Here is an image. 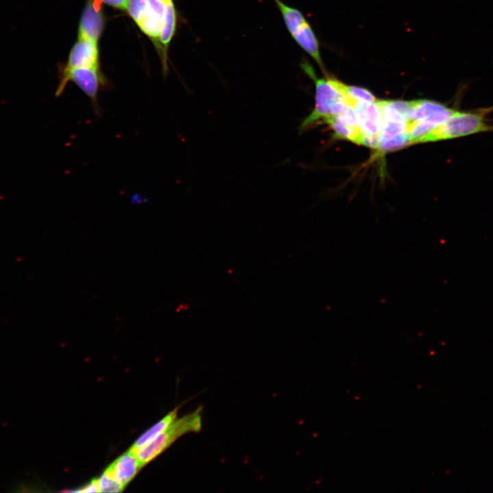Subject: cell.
<instances>
[{
  "mask_svg": "<svg viewBox=\"0 0 493 493\" xmlns=\"http://www.w3.org/2000/svg\"><path fill=\"white\" fill-rule=\"evenodd\" d=\"M412 111L409 121H423L437 127L450 119L457 110L434 101L418 99L411 101Z\"/></svg>",
  "mask_w": 493,
  "mask_h": 493,
  "instance_id": "5",
  "label": "cell"
},
{
  "mask_svg": "<svg viewBox=\"0 0 493 493\" xmlns=\"http://www.w3.org/2000/svg\"><path fill=\"white\" fill-rule=\"evenodd\" d=\"M334 132V136L339 139H344L352 142L362 144L364 133L359 127H351L336 121L333 118H329L326 122Z\"/></svg>",
  "mask_w": 493,
  "mask_h": 493,
  "instance_id": "13",
  "label": "cell"
},
{
  "mask_svg": "<svg viewBox=\"0 0 493 493\" xmlns=\"http://www.w3.org/2000/svg\"><path fill=\"white\" fill-rule=\"evenodd\" d=\"M101 2V0L88 2L80 19L78 39L90 40L98 43L104 24Z\"/></svg>",
  "mask_w": 493,
  "mask_h": 493,
  "instance_id": "6",
  "label": "cell"
},
{
  "mask_svg": "<svg viewBox=\"0 0 493 493\" xmlns=\"http://www.w3.org/2000/svg\"><path fill=\"white\" fill-rule=\"evenodd\" d=\"M410 144L412 140L406 131L389 139L379 140L376 149L380 152H388L403 148Z\"/></svg>",
  "mask_w": 493,
  "mask_h": 493,
  "instance_id": "15",
  "label": "cell"
},
{
  "mask_svg": "<svg viewBox=\"0 0 493 493\" xmlns=\"http://www.w3.org/2000/svg\"><path fill=\"white\" fill-rule=\"evenodd\" d=\"M353 108L360 130L367 135L379 136L383 120L381 110L375 101H356Z\"/></svg>",
  "mask_w": 493,
  "mask_h": 493,
  "instance_id": "7",
  "label": "cell"
},
{
  "mask_svg": "<svg viewBox=\"0 0 493 493\" xmlns=\"http://www.w3.org/2000/svg\"><path fill=\"white\" fill-rule=\"evenodd\" d=\"M81 67H99L98 43L78 39L72 47L64 71Z\"/></svg>",
  "mask_w": 493,
  "mask_h": 493,
  "instance_id": "8",
  "label": "cell"
},
{
  "mask_svg": "<svg viewBox=\"0 0 493 493\" xmlns=\"http://www.w3.org/2000/svg\"><path fill=\"white\" fill-rule=\"evenodd\" d=\"M71 492H98L99 488L97 485V478L93 479L88 483L80 487L77 489L69 490Z\"/></svg>",
  "mask_w": 493,
  "mask_h": 493,
  "instance_id": "20",
  "label": "cell"
},
{
  "mask_svg": "<svg viewBox=\"0 0 493 493\" xmlns=\"http://www.w3.org/2000/svg\"><path fill=\"white\" fill-rule=\"evenodd\" d=\"M149 8L154 16L161 23L162 27L167 12L175 9L173 0H147Z\"/></svg>",
  "mask_w": 493,
  "mask_h": 493,
  "instance_id": "17",
  "label": "cell"
},
{
  "mask_svg": "<svg viewBox=\"0 0 493 493\" xmlns=\"http://www.w3.org/2000/svg\"><path fill=\"white\" fill-rule=\"evenodd\" d=\"M61 77L55 96L62 94L69 81L73 82L89 98L94 114L100 116L101 109L99 104L98 95L100 89L105 86L106 81L99 72V67H81L63 71Z\"/></svg>",
  "mask_w": 493,
  "mask_h": 493,
  "instance_id": "4",
  "label": "cell"
},
{
  "mask_svg": "<svg viewBox=\"0 0 493 493\" xmlns=\"http://www.w3.org/2000/svg\"><path fill=\"white\" fill-rule=\"evenodd\" d=\"M101 1H103L105 3L121 10H125L127 8V5L128 0H101Z\"/></svg>",
  "mask_w": 493,
  "mask_h": 493,
  "instance_id": "21",
  "label": "cell"
},
{
  "mask_svg": "<svg viewBox=\"0 0 493 493\" xmlns=\"http://www.w3.org/2000/svg\"><path fill=\"white\" fill-rule=\"evenodd\" d=\"M149 9L147 0H128L127 8L128 13L136 23Z\"/></svg>",
  "mask_w": 493,
  "mask_h": 493,
  "instance_id": "19",
  "label": "cell"
},
{
  "mask_svg": "<svg viewBox=\"0 0 493 493\" xmlns=\"http://www.w3.org/2000/svg\"><path fill=\"white\" fill-rule=\"evenodd\" d=\"M331 117L344 125L359 127L354 108L344 101H339L333 105Z\"/></svg>",
  "mask_w": 493,
  "mask_h": 493,
  "instance_id": "14",
  "label": "cell"
},
{
  "mask_svg": "<svg viewBox=\"0 0 493 493\" xmlns=\"http://www.w3.org/2000/svg\"><path fill=\"white\" fill-rule=\"evenodd\" d=\"M177 412L178 407H176L169 412L162 419L142 434L136 440L129 449L131 451H134L155 438L160 433L164 431L177 418Z\"/></svg>",
  "mask_w": 493,
  "mask_h": 493,
  "instance_id": "12",
  "label": "cell"
},
{
  "mask_svg": "<svg viewBox=\"0 0 493 493\" xmlns=\"http://www.w3.org/2000/svg\"><path fill=\"white\" fill-rule=\"evenodd\" d=\"M492 111L493 106L472 110H457L446 123L418 139L416 143L450 140L493 131V125L489 124L486 118Z\"/></svg>",
  "mask_w": 493,
  "mask_h": 493,
  "instance_id": "1",
  "label": "cell"
},
{
  "mask_svg": "<svg viewBox=\"0 0 493 493\" xmlns=\"http://www.w3.org/2000/svg\"><path fill=\"white\" fill-rule=\"evenodd\" d=\"M141 468L136 456L129 449L112 462L104 471L125 488Z\"/></svg>",
  "mask_w": 493,
  "mask_h": 493,
  "instance_id": "9",
  "label": "cell"
},
{
  "mask_svg": "<svg viewBox=\"0 0 493 493\" xmlns=\"http://www.w3.org/2000/svg\"><path fill=\"white\" fill-rule=\"evenodd\" d=\"M99 492H121L124 487L112 476L105 472L97 478Z\"/></svg>",
  "mask_w": 493,
  "mask_h": 493,
  "instance_id": "18",
  "label": "cell"
},
{
  "mask_svg": "<svg viewBox=\"0 0 493 493\" xmlns=\"http://www.w3.org/2000/svg\"><path fill=\"white\" fill-rule=\"evenodd\" d=\"M202 407L193 412L176 418L164 431L138 448L131 451L142 468L153 460L178 438L188 433H197L202 427ZM130 450V449H129Z\"/></svg>",
  "mask_w": 493,
  "mask_h": 493,
  "instance_id": "2",
  "label": "cell"
},
{
  "mask_svg": "<svg viewBox=\"0 0 493 493\" xmlns=\"http://www.w3.org/2000/svg\"><path fill=\"white\" fill-rule=\"evenodd\" d=\"M407 122L393 120H385L379 140H385L395 137L407 131Z\"/></svg>",
  "mask_w": 493,
  "mask_h": 493,
  "instance_id": "16",
  "label": "cell"
},
{
  "mask_svg": "<svg viewBox=\"0 0 493 493\" xmlns=\"http://www.w3.org/2000/svg\"><path fill=\"white\" fill-rule=\"evenodd\" d=\"M304 71L314 81L315 83V106L312 112L307 116L299 127L300 133L313 127L325 123L331 117L333 105L339 101L346 102V99L325 78H317L313 68L307 62L301 64Z\"/></svg>",
  "mask_w": 493,
  "mask_h": 493,
  "instance_id": "3",
  "label": "cell"
},
{
  "mask_svg": "<svg viewBox=\"0 0 493 493\" xmlns=\"http://www.w3.org/2000/svg\"><path fill=\"white\" fill-rule=\"evenodd\" d=\"M331 85L347 100L349 105L353 108L356 101L375 102L377 99L367 89L346 85L333 77L327 76Z\"/></svg>",
  "mask_w": 493,
  "mask_h": 493,
  "instance_id": "11",
  "label": "cell"
},
{
  "mask_svg": "<svg viewBox=\"0 0 493 493\" xmlns=\"http://www.w3.org/2000/svg\"><path fill=\"white\" fill-rule=\"evenodd\" d=\"M296 44L309 55L323 71L324 66L320 57L319 43L312 29L307 23L303 27L292 37Z\"/></svg>",
  "mask_w": 493,
  "mask_h": 493,
  "instance_id": "10",
  "label": "cell"
}]
</instances>
